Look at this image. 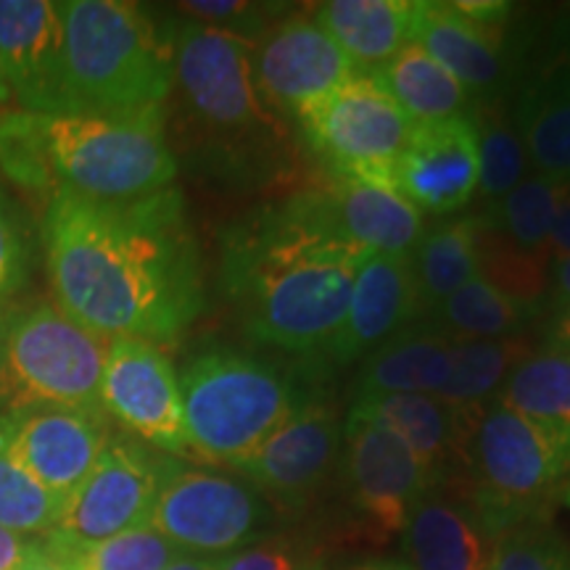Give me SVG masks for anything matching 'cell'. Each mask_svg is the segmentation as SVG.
Returning <instances> with one entry per match:
<instances>
[{
    "label": "cell",
    "mask_w": 570,
    "mask_h": 570,
    "mask_svg": "<svg viewBox=\"0 0 570 570\" xmlns=\"http://www.w3.org/2000/svg\"><path fill=\"white\" fill-rule=\"evenodd\" d=\"M106 417L119 420L127 431L161 452H188L183 420L180 375L161 346L151 341L111 338L101 381Z\"/></svg>",
    "instance_id": "15"
},
{
    "label": "cell",
    "mask_w": 570,
    "mask_h": 570,
    "mask_svg": "<svg viewBox=\"0 0 570 570\" xmlns=\"http://www.w3.org/2000/svg\"><path fill=\"white\" fill-rule=\"evenodd\" d=\"M254 75L277 114L302 117L356 75L312 13L283 17L254 46Z\"/></svg>",
    "instance_id": "17"
},
{
    "label": "cell",
    "mask_w": 570,
    "mask_h": 570,
    "mask_svg": "<svg viewBox=\"0 0 570 570\" xmlns=\"http://www.w3.org/2000/svg\"><path fill=\"white\" fill-rule=\"evenodd\" d=\"M46 554L67 570H164L183 552L154 525L146 523L111 539L96 541V544L61 552L46 550Z\"/></svg>",
    "instance_id": "33"
},
{
    "label": "cell",
    "mask_w": 570,
    "mask_h": 570,
    "mask_svg": "<svg viewBox=\"0 0 570 570\" xmlns=\"http://www.w3.org/2000/svg\"><path fill=\"white\" fill-rule=\"evenodd\" d=\"M61 512V499L17 465L0 446V529L21 537H42L51 533Z\"/></svg>",
    "instance_id": "34"
},
{
    "label": "cell",
    "mask_w": 570,
    "mask_h": 570,
    "mask_svg": "<svg viewBox=\"0 0 570 570\" xmlns=\"http://www.w3.org/2000/svg\"><path fill=\"white\" fill-rule=\"evenodd\" d=\"M42 554H46L42 539L0 529V570H30Z\"/></svg>",
    "instance_id": "39"
},
{
    "label": "cell",
    "mask_w": 570,
    "mask_h": 570,
    "mask_svg": "<svg viewBox=\"0 0 570 570\" xmlns=\"http://www.w3.org/2000/svg\"><path fill=\"white\" fill-rule=\"evenodd\" d=\"M544 344L570 348V304H566L558 312H552V315H547Z\"/></svg>",
    "instance_id": "43"
},
{
    "label": "cell",
    "mask_w": 570,
    "mask_h": 570,
    "mask_svg": "<svg viewBox=\"0 0 570 570\" xmlns=\"http://www.w3.org/2000/svg\"><path fill=\"white\" fill-rule=\"evenodd\" d=\"M11 312L0 309V365H3V344H6V331H9Z\"/></svg>",
    "instance_id": "46"
},
{
    "label": "cell",
    "mask_w": 570,
    "mask_h": 570,
    "mask_svg": "<svg viewBox=\"0 0 570 570\" xmlns=\"http://www.w3.org/2000/svg\"><path fill=\"white\" fill-rule=\"evenodd\" d=\"M177 11L198 24L238 35L252 42H259L262 35L283 19V6L246 3V0H190V3H177Z\"/></svg>",
    "instance_id": "36"
},
{
    "label": "cell",
    "mask_w": 570,
    "mask_h": 570,
    "mask_svg": "<svg viewBox=\"0 0 570 570\" xmlns=\"http://www.w3.org/2000/svg\"><path fill=\"white\" fill-rule=\"evenodd\" d=\"M568 475L570 433L497 399L465 407L458 470L446 487L468 499L494 541L520 523L547 520Z\"/></svg>",
    "instance_id": "6"
},
{
    "label": "cell",
    "mask_w": 570,
    "mask_h": 570,
    "mask_svg": "<svg viewBox=\"0 0 570 570\" xmlns=\"http://www.w3.org/2000/svg\"><path fill=\"white\" fill-rule=\"evenodd\" d=\"M338 473L348 504L375 541L402 533L417 499L433 487L412 449L386 423L356 407L344 423Z\"/></svg>",
    "instance_id": "12"
},
{
    "label": "cell",
    "mask_w": 570,
    "mask_h": 570,
    "mask_svg": "<svg viewBox=\"0 0 570 570\" xmlns=\"http://www.w3.org/2000/svg\"><path fill=\"white\" fill-rule=\"evenodd\" d=\"M537 317V309L520 304L518 298L508 296L479 275L462 285L458 294L444 298L423 320L452 341H462L520 336Z\"/></svg>",
    "instance_id": "29"
},
{
    "label": "cell",
    "mask_w": 570,
    "mask_h": 570,
    "mask_svg": "<svg viewBox=\"0 0 570 570\" xmlns=\"http://www.w3.org/2000/svg\"><path fill=\"white\" fill-rule=\"evenodd\" d=\"M167 38L173 96L198 159L238 185L283 180L294 167V148L283 114L256 85V42L190 19L177 21Z\"/></svg>",
    "instance_id": "4"
},
{
    "label": "cell",
    "mask_w": 570,
    "mask_h": 570,
    "mask_svg": "<svg viewBox=\"0 0 570 570\" xmlns=\"http://www.w3.org/2000/svg\"><path fill=\"white\" fill-rule=\"evenodd\" d=\"M452 6L462 17L491 30H502L512 19V3H504V0H454Z\"/></svg>",
    "instance_id": "40"
},
{
    "label": "cell",
    "mask_w": 570,
    "mask_h": 570,
    "mask_svg": "<svg viewBox=\"0 0 570 570\" xmlns=\"http://www.w3.org/2000/svg\"><path fill=\"white\" fill-rule=\"evenodd\" d=\"M306 146L333 180L394 188V169L415 122L394 104L373 75L352 80L296 119Z\"/></svg>",
    "instance_id": "9"
},
{
    "label": "cell",
    "mask_w": 570,
    "mask_h": 570,
    "mask_svg": "<svg viewBox=\"0 0 570 570\" xmlns=\"http://www.w3.org/2000/svg\"><path fill=\"white\" fill-rule=\"evenodd\" d=\"M373 77L415 125L473 114L475 104L470 92L417 42H410L394 61L373 71Z\"/></svg>",
    "instance_id": "27"
},
{
    "label": "cell",
    "mask_w": 570,
    "mask_h": 570,
    "mask_svg": "<svg viewBox=\"0 0 570 570\" xmlns=\"http://www.w3.org/2000/svg\"><path fill=\"white\" fill-rule=\"evenodd\" d=\"M415 0H327L312 19L331 35L356 71L373 75L412 42Z\"/></svg>",
    "instance_id": "26"
},
{
    "label": "cell",
    "mask_w": 570,
    "mask_h": 570,
    "mask_svg": "<svg viewBox=\"0 0 570 570\" xmlns=\"http://www.w3.org/2000/svg\"><path fill=\"white\" fill-rule=\"evenodd\" d=\"M370 256L336 230L325 188L298 190L230 227L223 288L256 346L323 352L344 323L356 273Z\"/></svg>",
    "instance_id": "2"
},
{
    "label": "cell",
    "mask_w": 570,
    "mask_h": 570,
    "mask_svg": "<svg viewBox=\"0 0 570 570\" xmlns=\"http://www.w3.org/2000/svg\"><path fill=\"white\" fill-rule=\"evenodd\" d=\"M533 173L570 183V17L558 13L541 42H523L508 98Z\"/></svg>",
    "instance_id": "14"
},
{
    "label": "cell",
    "mask_w": 570,
    "mask_h": 570,
    "mask_svg": "<svg viewBox=\"0 0 570 570\" xmlns=\"http://www.w3.org/2000/svg\"><path fill=\"white\" fill-rule=\"evenodd\" d=\"M30 570H67V568L59 566V562L48 558V554H42V558H40L38 562H35V566H32Z\"/></svg>",
    "instance_id": "47"
},
{
    "label": "cell",
    "mask_w": 570,
    "mask_h": 570,
    "mask_svg": "<svg viewBox=\"0 0 570 570\" xmlns=\"http://www.w3.org/2000/svg\"><path fill=\"white\" fill-rule=\"evenodd\" d=\"M566 502H568V508H570V483H568V489H566Z\"/></svg>",
    "instance_id": "49"
},
{
    "label": "cell",
    "mask_w": 570,
    "mask_h": 570,
    "mask_svg": "<svg viewBox=\"0 0 570 570\" xmlns=\"http://www.w3.org/2000/svg\"><path fill=\"white\" fill-rule=\"evenodd\" d=\"M547 254H550V265H554V262L570 259V194L566 198V204L560 206L558 217H554L550 244H547Z\"/></svg>",
    "instance_id": "42"
},
{
    "label": "cell",
    "mask_w": 570,
    "mask_h": 570,
    "mask_svg": "<svg viewBox=\"0 0 570 570\" xmlns=\"http://www.w3.org/2000/svg\"><path fill=\"white\" fill-rule=\"evenodd\" d=\"M473 122L479 130V196L483 209L502 202L531 175V161L512 122L508 101L473 106Z\"/></svg>",
    "instance_id": "32"
},
{
    "label": "cell",
    "mask_w": 570,
    "mask_h": 570,
    "mask_svg": "<svg viewBox=\"0 0 570 570\" xmlns=\"http://www.w3.org/2000/svg\"><path fill=\"white\" fill-rule=\"evenodd\" d=\"M497 402L537 423L570 433V348L533 346L512 367Z\"/></svg>",
    "instance_id": "30"
},
{
    "label": "cell",
    "mask_w": 570,
    "mask_h": 570,
    "mask_svg": "<svg viewBox=\"0 0 570 570\" xmlns=\"http://www.w3.org/2000/svg\"><path fill=\"white\" fill-rule=\"evenodd\" d=\"M59 114H140L173 96L169 38L140 6L63 0Z\"/></svg>",
    "instance_id": "5"
},
{
    "label": "cell",
    "mask_w": 570,
    "mask_h": 570,
    "mask_svg": "<svg viewBox=\"0 0 570 570\" xmlns=\"http://www.w3.org/2000/svg\"><path fill=\"white\" fill-rule=\"evenodd\" d=\"M394 190L423 214L460 212L479 194V130L473 114L415 125L399 156Z\"/></svg>",
    "instance_id": "19"
},
{
    "label": "cell",
    "mask_w": 570,
    "mask_h": 570,
    "mask_svg": "<svg viewBox=\"0 0 570 570\" xmlns=\"http://www.w3.org/2000/svg\"><path fill=\"white\" fill-rule=\"evenodd\" d=\"M423 320L410 256L373 254L356 273L341 327L323 354L333 365H352Z\"/></svg>",
    "instance_id": "21"
},
{
    "label": "cell",
    "mask_w": 570,
    "mask_h": 570,
    "mask_svg": "<svg viewBox=\"0 0 570 570\" xmlns=\"http://www.w3.org/2000/svg\"><path fill=\"white\" fill-rule=\"evenodd\" d=\"M566 304H570V259L550 265V275H547V296L544 304H541V312H544V315H552V312L562 309Z\"/></svg>",
    "instance_id": "41"
},
{
    "label": "cell",
    "mask_w": 570,
    "mask_h": 570,
    "mask_svg": "<svg viewBox=\"0 0 570 570\" xmlns=\"http://www.w3.org/2000/svg\"><path fill=\"white\" fill-rule=\"evenodd\" d=\"M6 101H11V96H9V90H6L3 80H0V104H6Z\"/></svg>",
    "instance_id": "48"
},
{
    "label": "cell",
    "mask_w": 570,
    "mask_h": 570,
    "mask_svg": "<svg viewBox=\"0 0 570 570\" xmlns=\"http://www.w3.org/2000/svg\"><path fill=\"white\" fill-rule=\"evenodd\" d=\"M475 238H479L475 214L425 227L423 238L410 254L423 317L444 298L458 294L462 285L479 277Z\"/></svg>",
    "instance_id": "28"
},
{
    "label": "cell",
    "mask_w": 570,
    "mask_h": 570,
    "mask_svg": "<svg viewBox=\"0 0 570 570\" xmlns=\"http://www.w3.org/2000/svg\"><path fill=\"white\" fill-rule=\"evenodd\" d=\"M42 246L56 304L92 333L164 346L202 315V259L175 185L119 204L56 190Z\"/></svg>",
    "instance_id": "1"
},
{
    "label": "cell",
    "mask_w": 570,
    "mask_h": 570,
    "mask_svg": "<svg viewBox=\"0 0 570 570\" xmlns=\"http://www.w3.org/2000/svg\"><path fill=\"white\" fill-rule=\"evenodd\" d=\"M219 570H306L302 550L291 539L269 537L219 560Z\"/></svg>",
    "instance_id": "38"
},
{
    "label": "cell",
    "mask_w": 570,
    "mask_h": 570,
    "mask_svg": "<svg viewBox=\"0 0 570 570\" xmlns=\"http://www.w3.org/2000/svg\"><path fill=\"white\" fill-rule=\"evenodd\" d=\"M164 570H219V560L198 558V554H180V558L169 562Z\"/></svg>",
    "instance_id": "44"
},
{
    "label": "cell",
    "mask_w": 570,
    "mask_h": 570,
    "mask_svg": "<svg viewBox=\"0 0 570 570\" xmlns=\"http://www.w3.org/2000/svg\"><path fill=\"white\" fill-rule=\"evenodd\" d=\"M109 441L106 412L30 407L0 417V446L61 502L96 468Z\"/></svg>",
    "instance_id": "16"
},
{
    "label": "cell",
    "mask_w": 570,
    "mask_h": 570,
    "mask_svg": "<svg viewBox=\"0 0 570 570\" xmlns=\"http://www.w3.org/2000/svg\"><path fill=\"white\" fill-rule=\"evenodd\" d=\"M562 11H566V13H568V17H570V6H562Z\"/></svg>",
    "instance_id": "50"
},
{
    "label": "cell",
    "mask_w": 570,
    "mask_h": 570,
    "mask_svg": "<svg viewBox=\"0 0 570 570\" xmlns=\"http://www.w3.org/2000/svg\"><path fill=\"white\" fill-rule=\"evenodd\" d=\"M412 570H491L494 539L454 487H431L402 529Z\"/></svg>",
    "instance_id": "22"
},
{
    "label": "cell",
    "mask_w": 570,
    "mask_h": 570,
    "mask_svg": "<svg viewBox=\"0 0 570 570\" xmlns=\"http://www.w3.org/2000/svg\"><path fill=\"white\" fill-rule=\"evenodd\" d=\"M452 338L425 320H417L365 356L356 375L354 399L389 394L439 396L452 370Z\"/></svg>",
    "instance_id": "25"
},
{
    "label": "cell",
    "mask_w": 570,
    "mask_h": 570,
    "mask_svg": "<svg viewBox=\"0 0 570 570\" xmlns=\"http://www.w3.org/2000/svg\"><path fill=\"white\" fill-rule=\"evenodd\" d=\"M0 169L32 190L138 202L173 188L177 156L164 109L140 114H0Z\"/></svg>",
    "instance_id": "3"
},
{
    "label": "cell",
    "mask_w": 570,
    "mask_h": 570,
    "mask_svg": "<svg viewBox=\"0 0 570 570\" xmlns=\"http://www.w3.org/2000/svg\"><path fill=\"white\" fill-rule=\"evenodd\" d=\"M491 570H570V544L550 520H531L494 541Z\"/></svg>",
    "instance_id": "35"
},
{
    "label": "cell",
    "mask_w": 570,
    "mask_h": 570,
    "mask_svg": "<svg viewBox=\"0 0 570 570\" xmlns=\"http://www.w3.org/2000/svg\"><path fill=\"white\" fill-rule=\"evenodd\" d=\"M344 420L325 399L304 404L269 436L252 460L238 468L277 512L309 508L338 473Z\"/></svg>",
    "instance_id": "13"
},
{
    "label": "cell",
    "mask_w": 570,
    "mask_h": 570,
    "mask_svg": "<svg viewBox=\"0 0 570 570\" xmlns=\"http://www.w3.org/2000/svg\"><path fill=\"white\" fill-rule=\"evenodd\" d=\"M508 27L491 30L439 0H415L412 42L433 56L470 92L475 106L508 101L520 67V48L508 42Z\"/></svg>",
    "instance_id": "18"
},
{
    "label": "cell",
    "mask_w": 570,
    "mask_h": 570,
    "mask_svg": "<svg viewBox=\"0 0 570 570\" xmlns=\"http://www.w3.org/2000/svg\"><path fill=\"white\" fill-rule=\"evenodd\" d=\"M63 13L56 0H0V80L19 109L61 111Z\"/></svg>",
    "instance_id": "20"
},
{
    "label": "cell",
    "mask_w": 570,
    "mask_h": 570,
    "mask_svg": "<svg viewBox=\"0 0 570 570\" xmlns=\"http://www.w3.org/2000/svg\"><path fill=\"white\" fill-rule=\"evenodd\" d=\"M188 449L238 470L302 407L294 375L273 360L238 348L196 354L180 375Z\"/></svg>",
    "instance_id": "7"
},
{
    "label": "cell",
    "mask_w": 570,
    "mask_h": 570,
    "mask_svg": "<svg viewBox=\"0 0 570 570\" xmlns=\"http://www.w3.org/2000/svg\"><path fill=\"white\" fill-rule=\"evenodd\" d=\"M325 196L336 230L367 254L410 256L425 233L423 214L394 188L331 180Z\"/></svg>",
    "instance_id": "23"
},
{
    "label": "cell",
    "mask_w": 570,
    "mask_h": 570,
    "mask_svg": "<svg viewBox=\"0 0 570 570\" xmlns=\"http://www.w3.org/2000/svg\"><path fill=\"white\" fill-rule=\"evenodd\" d=\"M277 510L246 479L177 465L156 497L151 520L183 554L223 560L259 541Z\"/></svg>",
    "instance_id": "10"
},
{
    "label": "cell",
    "mask_w": 570,
    "mask_h": 570,
    "mask_svg": "<svg viewBox=\"0 0 570 570\" xmlns=\"http://www.w3.org/2000/svg\"><path fill=\"white\" fill-rule=\"evenodd\" d=\"M111 338L77 323L56 302L13 312L0 365L6 412L67 407L104 412L101 381Z\"/></svg>",
    "instance_id": "8"
},
{
    "label": "cell",
    "mask_w": 570,
    "mask_h": 570,
    "mask_svg": "<svg viewBox=\"0 0 570 570\" xmlns=\"http://www.w3.org/2000/svg\"><path fill=\"white\" fill-rule=\"evenodd\" d=\"M27 265H30V248L19 230L13 209L0 194V306L21 288Z\"/></svg>",
    "instance_id": "37"
},
{
    "label": "cell",
    "mask_w": 570,
    "mask_h": 570,
    "mask_svg": "<svg viewBox=\"0 0 570 570\" xmlns=\"http://www.w3.org/2000/svg\"><path fill=\"white\" fill-rule=\"evenodd\" d=\"M177 465L180 462L151 454L138 441L111 436L96 468L61 502L46 550H75L146 525L164 481Z\"/></svg>",
    "instance_id": "11"
},
{
    "label": "cell",
    "mask_w": 570,
    "mask_h": 570,
    "mask_svg": "<svg viewBox=\"0 0 570 570\" xmlns=\"http://www.w3.org/2000/svg\"><path fill=\"white\" fill-rule=\"evenodd\" d=\"M531 341L520 336L508 338H462L452 346V370L439 399L454 407H475L491 402L502 391L512 367L531 352Z\"/></svg>",
    "instance_id": "31"
},
{
    "label": "cell",
    "mask_w": 570,
    "mask_h": 570,
    "mask_svg": "<svg viewBox=\"0 0 570 570\" xmlns=\"http://www.w3.org/2000/svg\"><path fill=\"white\" fill-rule=\"evenodd\" d=\"M352 407L386 423L412 449L420 465L428 470L433 487L449 483L458 470L465 407H454L439 396L389 394L360 396Z\"/></svg>",
    "instance_id": "24"
},
{
    "label": "cell",
    "mask_w": 570,
    "mask_h": 570,
    "mask_svg": "<svg viewBox=\"0 0 570 570\" xmlns=\"http://www.w3.org/2000/svg\"><path fill=\"white\" fill-rule=\"evenodd\" d=\"M346 570H412L404 560H391V558H373V560H360Z\"/></svg>",
    "instance_id": "45"
}]
</instances>
